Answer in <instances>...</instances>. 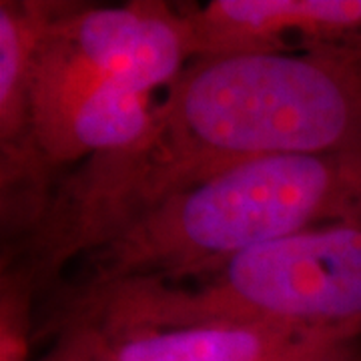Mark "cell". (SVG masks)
Segmentation results:
<instances>
[{"mask_svg":"<svg viewBox=\"0 0 361 361\" xmlns=\"http://www.w3.org/2000/svg\"><path fill=\"white\" fill-rule=\"evenodd\" d=\"M361 153V52L263 51L193 59L149 137L104 159L127 221L251 159Z\"/></svg>","mask_w":361,"mask_h":361,"instance_id":"1","label":"cell"},{"mask_svg":"<svg viewBox=\"0 0 361 361\" xmlns=\"http://www.w3.org/2000/svg\"><path fill=\"white\" fill-rule=\"evenodd\" d=\"M361 221V153L251 159L167 195L90 251L78 291L197 277L243 251Z\"/></svg>","mask_w":361,"mask_h":361,"instance_id":"2","label":"cell"},{"mask_svg":"<svg viewBox=\"0 0 361 361\" xmlns=\"http://www.w3.org/2000/svg\"><path fill=\"white\" fill-rule=\"evenodd\" d=\"M193 287L127 281L78 293L90 329L269 323L361 343V221L331 223L243 251Z\"/></svg>","mask_w":361,"mask_h":361,"instance_id":"3","label":"cell"},{"mask_svg":"<svg viewBox=\"0 0 361 361\" xmlns=\"http://www.w3.org/2000/svg\"><path fill=\"white\" fill-rule=\"evenodd\" d=\"M59 14L44 30L30 71L32 130L52 169L129 151L149 137L155 116L151 94L78 51L59 30Z\"/></svg>","mask_w":361,"mask_h":361,"instance_id":"4","label":"cell"},{"mask_svg":"<svg viewBox=\"0 0 361 361\" xmlns=\"http://www.w3.org/2000/svg\"><path fill=\"white\" fill-rule=\"evenodd\" d=\"M63 2L0 0V183L2 221L30 233L47 215L52 167L30 116V71L40 39Z\"/></svg>","mask_w":361,"mask_h":361,"instance_id":"5","label":"cell"},{"mask_svg":"<svg viewBox=\"0 0 361 361\" xmlns=\"http://www.w3.org/2000/svg\"><path fill=\"white\" fill-rule=\"evenodd\" d=\"M183 14L193 59L263 51L361 52V0H211Z\"/></svg>","mask_w":361,"mask_h":361,"instance_id":"6","label":"cell"},{"mask_svg":"<svg viewBox=\"0 0 361 361\" xmlns=\"http://www.w3.org/2000/svg\"><path fill=\"white\" fill-rule=\"evenodd\" d=\"M65 329L85 334L109 361H361V343L269 323Z\"/></svg>","mask_w":361,"mask_h":361,"instance_id":"7","label":"cell"},{"mask_svg":"<svg viewBox=\"0 0 361 361\" xmlns=\"http://www.w3.org/2000/svg\"><path fill=\"white\" fill-rule=\"evenodd\" d=\"M40 361H109L89 337L75 329H65L59 348H54Z\"/></svg>","mask_w":361,"mask_h":361,"instance_id":"8","label":"cell"}]
</instances>
